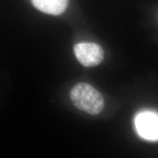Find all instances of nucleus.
<instances>
[{
	"instance_id": "nucleus-2",
	"label": "nucleus",
	"mask_w": 158,
	"mask_h": 158,
	"mask_svg": "<svg viewBox=\"0 0 158 158\" xmlns=\"http://www.w3.org/2000/svg\"><path fill=\"white\" fill-rule=\"evenodd\" d=\"M138 135L148 141H158V112L147 110L139 112L135 118Z\"/></svg>"
},
{
	"instance_id": "nucleus-4",
	"label": "nucleus",
	"mask_w": 158,
	"mask_h": 158,
	"mask_svg": "<svg viewBox=\"0 0 158 158\" xmlns=\"http://www.w3.org/2000/svg\"><path fill=\"white\" fill-rule=\"evenodd\" d=\"M31 2L40 11L54 15L62 14L68 5V0H31Z\"/></svg>"
},
{
	"instance_id": "nucleus-1",
	"label": "nucleus",
	"mask_w": 158,
	"mask_h": 158,
	"mask_svg": "<svg viewBox=\"0 0 158 158\" xmlns=\"http://www.w3.org/2000/svg\"><path fill=\"white\" fill-rule=\"evenodd\" d=\"M70 99L77 108L91 115L100 114L104 107L102 94L86 83L75 85L70 91Z\"/></svg>"
},
{
	"instance_id": "nucleus-3",
	"label": "nucleus",
	"mask_w": 158,
	"mask_h": 158,
	"mask_svg": "<svg viewBox=\"0 0 158 158\" xmlns=\"http://www.w3.org/2000/svg\"><path fill=\"white\" fill-rule=\"evenodd\" d=\"M74 52L78 62L86 67H94L102 62L104 51L94 43H81L75 45Z\"/></svg>"
}]
</instances>
